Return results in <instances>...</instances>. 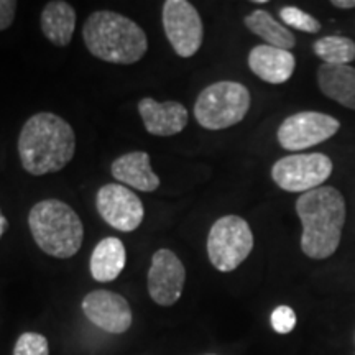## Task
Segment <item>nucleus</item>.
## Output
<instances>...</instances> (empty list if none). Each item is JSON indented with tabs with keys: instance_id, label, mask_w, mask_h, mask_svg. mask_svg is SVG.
Wrapping results in <instances>:
<instances>
[{
	"instance_id": "nucleus-19",
	"label": "nucleus",
	"mask_w": 355,
	"mask_h": 355,
	"mask_svg": "<svg viewBox=\"0 0 355 355\" xmlns=\"http://www.w3.org/2000/svg\"><path fill=\"white\" fill-rule=\"evenodd\" d=\"M243 24L252 33H255L257 37L265 40L266 44L275 48H282V50L290 51L296 44V38L286 26L278 24L266 10H254L250 15L245 17Z\"/></svg>"
},
{
	"instance_id": "nucleus-10",
	"label": "nucleus",
	"mask_w": 355,
	"mask_h": 355,
	"mask_svg": "<svg viewBox=\"0 0 355 355\" xmlns=\"http://www.w3.org/2000/svg\"><path fill=\"white\" fill-rule=\"evenodd\" d=\"M96 207L110 227L121 232H133L144 222V202L127 186L109 183L97 191Z\"/></svg>"
},
{
	"instance_id": "nucleus-22",
	"label": "nucleus",
	"mask_w": 355,
	"mask_h": 355,
	"mask_svg": "<svg viewBox=\"0 0 355 355\" xmlns=\"http://www.w3.org/2000/svg\"><path fill=\"white\" fill-rule=\"evenodd\" d=\"M13 355H50L48 339L38 332H24L17 339Z\"/></svg>"
},
{
	"instance_id": "nucleus-17",
	"label": "nucleus",
	"mask_w": 355,
	"mask_h": 355,
	"mask_svg": "<svg viewBox=\"0 0 355 355\" xmlns=\"http://www.w3.org/2000/svg\"><path fill=\"white\" fill-rule=\"evenodd\" d=\"M321 92L344 107L355 110V68L350 64H321L318 69Z\"/></svg>"
},
{
	"instance_id": "nucleus-14",
	"label": "nucleus",
	"mask_w": 355,
	"mask_h": 355,
	"mask_svg": "<svg viewBox=\"0 0 355 355\" xmlns=\"http://www.w3.org/2000/svg\"><path fill=\"white\" fill-rule=\"evenodd\" d=\"M248 68L261 81L283 84L295 73L296 60L291 51L270 44H259L248 53Z\"/></svg>"
},
{
	"instance_id": "nucleus-24",
	"label": "nucleus",
	"mask_w": 355,
	"mask_h": 355,
	"mask_svg": "<svg viewBox=\"0 0 355 355\" xmlns=\"http://www.w3.org/2000/svg\"><path fill=\"white\" fill-rule=\"evenodd\" d=\"M17 7L19 3L15 0H0V32L10 28L15 20Z\"/></svg>"
},
{
	"instance_id": "nucleus-8",
	"label": "nucleus",
	"mask_w": 355,
	"mask_h": 355,
	"mask_svg": "<svg viewBox=\"0 0 355 355\" xmlns=\"http://www.w3.org/2000/svg\"><path fill=\"white\" fill-rule=\"evenodd\" d=\"M163 30L178 56L191 58L204 40V25L196 7L188 0H166L162 12Z\"/></svg>"
},
{
	"instance_id": "nucleus-26",
	"label": "nucleus",
	"mask_w": 355,
	"mask_h": 355,
	"mask_svg": "<svg viewBox=\"0 0 355 355\" xmlns=\"http://www.w3.org/2000/svg\"><path fill=\"white\" fill-rule=\"evenodd\" d=\"M7 227H8V220H7V217L2 214V211H0V239H2V235L6 234Z\"/></svg>"
},
{
	"instance_id": "nucleus-3",
	"label": "nucleus",
	"mask_w": 355,
	"mask_h": 355,
	"mask_svg": "<svg viewBox=\"0 0 355 355\" xmlns=\"http://www.w3.org/2000/svg\"><path fill=\"white\" fill-rule=\"evenodd\" d=\"M83 40L92 56L112 64H135L148 51L140 25L112 10L92 12L84 21Z\"/></svg>"
},
{
	"instance_id": "nucleus-11",
	"label": "nucleus",
	"mask_w": 355,
	"mask_h": 355,
	"mask_svg": "<svg viewBox=\"0 0 355 355\" xmlns=\"http://www.w3.org/2000/svg\"><path fill=\"white\" fill-rule=\"evenodd\" d=\"M186 270L183 261L170 248H159L148 270V295L159 306H173L183 295Z\"/></svg>"
},
{
	"instance_id": "nucleus-12",
	"label": "nucleus",
	"mask_w": 355,
	"mask_h": 355,
	"mask_svg": "<svg viewBox=\"0 0 355 355\" xmlns=\"http://www.w3.org/2000/svg\"><path fill=\"white\" fill-rule=\"evenodd\" d=\"M83 313L89 321L109 334H123L132 326V309L119 293L94 290L83 300Z\"/></svg>"
},
{
	"instance_id": "nucleus-20",
	"label": "nucleus",
	"mask_w": 355,
	"mask_h": 355,
	"mask_svg": "<svg viewBox=\"0 0 355 355\" xmlns=\"http://www.w3.org/2000/svg\"><path fill=\"white\" fill-rule=\"evenodd\" d=\"M316 56L324 64H349L355 60V42L345 37H324L313 44Z\"/></svg>"
},
{
	"instance_id": "nucleus-4",
	"label": "nucleus",
	"mask_w": 355,
	"mask_h": 355,
	"mask_svg": "<svg viewBox=\"0 0 355 355\" xmlns=\"http://www.w3.org/2000/svg\"><path fill=\"white\" fill-rule=\"evenodd\" d=\"M28 227L40 250L53 259H71L83 247L81 217L60 199H44L33 204L28 214Z\"/></svg>"
},
{
	"instance_id": "nucleus-16",
	"label": "nucleus",
	"mask_w": 355,
	"mask_h": 355,
	"mask_svg": "<svg viewBox=\"0 0 355 355\" xmlns=\"http://www.w3.org/2000/svg\"><path fill=\"white\" fill-rule=\"evenodd\" d=\"M40 24L48 42L55 46L64 48L73 40L76 28V10L64 0H53L43 7Z\"/></svg>"
},
{
	"instance_id": "nucleus-21",
	"label": "nucleus",
	"mask_w": 355,
	"mask_h": 355,
	"mask_svg": "<svg viewBox=\"0 0 355 355\" xmlns=\"http://www.w3.org/2000/svg\"><path fill=\"white\" fill-rule=\"evenodd\" d=\"M279 17L285 21L286 25L293 26V28L301 30L304 33H318L321 30V24L311 17L309 13H306L298 7H283L279 10Z\"/></svg>"
},
{
	"instance_id": "nucleus-27",
	"label": "nucleus",
	"mask_w": 355,
	"mask_h": 355,
	"mask_svg": "<svg viewBox=\"0 0 355 355\" xmlns=\"http://www.w3.org/2000/svg\"><path fill=\"white\" fill-rule=\"evenodd\" d=\"M254 3H259V6H261V3H266V0H255Z\"/></svg>"
},
{
	"instance_id": "nucleus-1",
	"label": "nucleus",
	"mask_w": 355,
	"mask_h": 355,
	"mask_svg": "<svg viewBox=\"0 0 355 355\" xmlns=\"http://www.w3.org/2000/svg\"><path fill=\"white\" fill-rule=\"evenodd\" d=\"M19 158L21 168L33 176L64 170L76 153L73 127L60 115L38 112L21 127L19 135Z\"/></svg>"
},
{
	"instance_id": "nucleus-2",
	"label": "nucleus",
	"mask_w": 355,
	"mask_h": 355,
	"mask_svg": "<svg viewBox=\"0 0 355 355\" xmlns=\"http://www.w3.org/2000/svg\"><path fill=\"white\" fill-rule=\"evenodd\" d=\"M296 212L303 224L301 250L313 260L329 259L339 248L345 222V201L340 191L321 186L301 194Z\"/></svg>"
},
{
	"instance_id": "nucleus-15",
	"label": "nucleus",
	"mask_w": 355,
	"mask_h": 355,
	"mask_svg": "<svg viewBox=\"0 0 355 355\" xmlns=\"http://www.w3.org/2000/svg\"><path fill=\"white\" fill-rule=\"evenodd\" d=\"M112 176L121 183L141 193H153L159 188V178L152 170V159L146 152L123 153L110 166Z\"/></svg>"
},
{
	"instance_id": "nucleus-13",
	"label": "nucleus",
	"mask_w": 355,
	"mask_h": 355,
	"mask_svg": "<svg viewBox=\"0 0 355 355\" xmlns=\"http://www.w3.org/2000/svg\"><path fill=\"white\" fill-rule=\"evenodd\" d=\"M139 114L150 135L173 137L181 133L188 125L189 112L176 101L158 102L152 97H144L139 102Z\"/></svg>"
},
{
	"instance_id": "nucleus-18",
	"label": "nucleus",
	"mask_w": 355,
	"mask_h": 355,
	"mask_svg": "<svg viewBox=\"0 0 355 355\" xmlns=\"http://www.w3.org/2000/svg\"><path fill=\"white\" fill-rule=\"evenodd\" d=\"M127 252L123 242L117 237H105L97 243L89 260L92 278L99 283H110L123 272Z\"/></svg>"
},
{
	"instance_id": "nucleus-5",
	"label": "nucleus",
	"mask_w": 355,
	"mask_h": 355,
	"mask_svg": "<svg viewBox=\"0 0 355 355\" xmlns=\"http://www.w3.org/2000/svg\"><path fill=\"white\" fill-rule=\"evenodd\" d=\"M250 92L241 83L219 81L202 89L194 104V117L207 130L237 125L250 109Z\"/></svg>"
},
{
	"instance_id": "nucleus-7",
	"label": "nucleus",
	"mask_w": 355,
	"mask_h": 355,
	"mask_svg": "<svg viewBox=\"0 0 355 355\" xmlns=\"http://www.w3.org/2000/svg\"><path fill=\"white\" fill-rule=\"evenodd\" d=\"M332 173V162L324 153L288 155L272 166V180L288 193H308L321 184Z\"/></svg>"
},
{
	"instance_id": "nucleus-9",
	"label": "nucleus",
	"mask_w": 355,
	"mask_h": 355,
	"mask_svg": "<svg viewBox=\"0 0 355 355\" xmlns=\"http://www.w3.org/2000/svg\"><path fill=\"white\" fill-rule=\"evenodd\" d=\"M337 119L321 112H298L283 121L278 128V141L288 152H301L329 140L339 132Z\"/></svg>"
},
{
	"instance_id": "nucleus-6",
	"label": "nucleus",
	"mask_w": 355,
	"mask_h": 355,
	"mask_svg": "<svg viewBox=\"0 0 355 355\" xmlns=\"http://www.w3.org/2000/svg\"><path fill=\"white\" fill-rule=\"evenodd\" d=\"M254 250V234L243 217H219L207 235V257L222 273L234 272Z\"/></svg>"
},
{
	"instance_id": "nucleus-23",
	"label": "nucleus",
	"mask_w": 355,
	"mask_h": 355,
	"mask_svg": "<svg viewBox=\"0 0 355 355\" xmlns=\"http://www.w3.org/2000/svg\"><path fill=\"white\" fill-rule=\"evenodd\" d=\"M272 327L278 334H290L296 326V314L290 306H278L272 313Z\"/></svg>"
},
{
	"instance_id": "nucleus-25",
	"label": "nucleus",
	"mask_w": 355,
	"mask_h": 355,
	"mask_svg": "<svg viewBox=\"0 0 355 355\" xmlns=\"http://www.w3.org/2000/svg\"><path fill=\"white\" fill-rule=\"evenodd\" d=\"M332 6L339 7V8H354L355 7V0H332Z\"/></svg>"
}]
</instances>
